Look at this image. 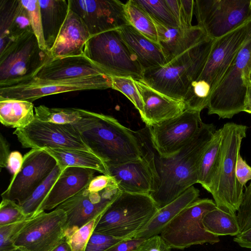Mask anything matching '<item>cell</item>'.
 Instances as JSON below:
<instances>
[{"label":"cell","instance_id":"cell-3","mask_svg":"<svg viewBox=\"0 0 251 251\" xmlns=\"http://www.w3.org/2000/svg\"><path fill=\"white\" fill-rule=\"evenodd\" d=\"M214 40L207 37L165 65L144 70L141 80L154 90L183 101L192 82L199 77Z\"/></svg>","mask_w":251,"mask_h":251},{"label":"cell","instance_id":"cell-53","mask_svg":"<svg viewBox=\"0 0 251 251\" xmlns=\"http://www.w3.org/2000/svg\"><path fill=\"white\" fill-rule=\"evenodd\" d=\"M166 1L180 27L181 18L180 0H166Z\"/></svg>","mask_w":251,"mask_h":251},{"label":"cell","instance_id":"cell-39","mask_svg":"<svg viewBox=\"0 0 251 251\" xmlns=\"http://www.w3.org/2000/svg\"><path fill=\"white\" fill-rule=\"evenodd\" d=\"M21 1L27 11L32 32L38 40L40 49L47 51L44 37L39 0H22Z\"/></svg>","mask_w":251,"mask_h":251},{"label":"cell","instance_id":"cell-13","mask_svg":"<svg viewBox=\"0 0 251 251\" xmlns=\"http://www.w3.org/2000/svg\"><path fill=\"white\" fill-rule=\"evenodd\" d=\"M24 148H68L91 151L74 124H57L35 119L13 132Z\"/></svg>","mask_w":251,"mask_h":251},{"label":"cell","instance_id":"cell-32","mask_svg":"<svg viewBox=\"0 0 251 251\" xmlns=\"http://www.w3.org/2000/svg\"><path fill=\"white\" fill-rule=\"evenodd\" d=\"M202 225L206 231L218 237L236 236L241 232L236 213L217 207L205 214L202 219Z\"/></svg>","mask_w":251,"mask_h":251},{"label":"cell","instance_id":"cell-55","mask_svg":"<svg viewBox=\"0 0 251 251\" xmlns=\"http://www.w3.org/2000/svg\"><path fill=\"white\" fill-rule=\"evenodd\" d=\"M51 251H72V250L65 237H64Z\"/></svg>","mask_w":251,"mask_h":251},{"label":"cell","instance_id":"cell-6","mask_svg":"<svg viewBox=\"0 0 251 251\" xmlns=\"http://www.w3.org/2000/svg\"><path fill=\"white\" fill-rule=\"evenodd\" d=\"M251 69V39L240 50L212 92L208 114L230 119L244 111Z\"/></svg>","mask_w":251,"mask_h":251},{"label":"cell","instance_id":"cell-2","mask_svg":"<svg viewBox=\"0 0 251 251\" xmlns=\"http://www.w3.org/2000/svg\"><path fill=\"white\" fill-rule=\"evenodd\" d=\"M216 130L213 124L203 123L196 136L176 154L164 157L154 151L158 182L150 195L159 208L198 183L201 157Z\"/></svg>","mask_w":251,"mask_h":251},{"label":"cell","instance_id":"cell-43","mask_svg":"<svg viewBox=\"0 0 251 251\" xmlns=\"http://www.w3.org/2000/svg\"><path fill=\"white\" fill-rule=\"evenodd\" d=\"M237 216L241 232L251 227V181L244 192L243 199Z\"/></svg>","mask_w":251,"mask_h":251},{"label":"cell","instance_id":"cell-44","mask_svg":"<svg viewBox=\"0 0 251 251\" xmlns=\"http://www.w3.org/2000/svg\"><path fill=\"white\" fill-rule=\"evenodd\" d=\"M125 240L93 232L85 251H106L120 242Z\"/></svg>","mask_w":251,"mask_h":251},{"label":"cell","instance_id":"cell-7","mask_svg":"<svg viewBox=\"0 0 251 251\" xmlns=\"http://www.w3.org/2000/svg\"><path fill=\"white\" fill-rule=\"evenodd\" d=\"M83 55L111 76H130L135 79H142L144 70L118 29L91 36Z\"/></svg>","mask_w":251,"mask_h":251},{"label":"cell","instance_id":"cell-28","mask_svg":"<svg viewBox=\"0 0 251 251\" xmlns=\"http://www.w3.org/2000/svg\"><path fill=\"white\" fill-rule=\"evenodd\" d=\"M44 37L49 52L66 19L69 0H39Z\"/></svg>","mask_w":251,"mask_h":251},{"label":"cell","instance_id":"cell-46","mask_svg":"<svg viewBox=\"0 0 251 251\" xmlns=\"http://www.w3.org/2000/svg\"><path fill=\"white\" fill-rule=\"evenodd\" d=\"M117 184L113 178L109 175H102L94 176L86 186L91 192H99Z\"/></svg>","mask_w":251,"mask_h":251},{"label":"cell","instance_id":"cell-38","mask_svg":"<svg viewBox=\"0 0 251 251\" xmlns=\"http://www.w3.org/2000/svg\"><path fill=\"white\" fill-rule=\"evenodd\" d=\"M111 88L125 95L138 110L140 116L143 114V102L134 82L130 76H112Z\"/></svg>","mask_w":251,"mask_h":251},{"label":"cell","instance_id":"cell-12","mask_svg":"<svg viewBox=\"0 0 251 251\" xmlns=\"http://www.w3.org/2000/svg\"><path fill=\"white\" fill-rule=\"evenodd\" d=\"M202 123L201 112L185 109L175 118L147 127L152 148L161 157L172 156L196 136Z\"/></svg>","mask_w":251,"mask_h":251},{"label":"cell","instance_id":"cell-51","mask_svg":"<svg viewBox=\"0 0 251 251\" xmlns=\"http://www.w3.org/2000/svg\"><path fill=\"white\" fill-rule=\"evenodd\" d=\"M9 144L5 138L0 134V167L7 168V161L10 153Z\"/></svg>","mask_w":251,"mask_h":251},{"label":"cell","instance_id":"cell-25","mask_svg":"<svg viewBox=\"0 0 251 251\" xmlns=\"http://www.w3.org/2000/svg\"><path fill=\"white\" fill-rule=\"evenodd\" d=\"M32 31L27 10L20 0H0V52Z\"/></svg>","mask_w":251,"mask_h":251},{"label":"cell","instance_id":"cell-10","mask_svg":"<svg viewBox=\"0 0 251 251\" xmlns=\"http://www.w3.org/2000/svg\"><path fill=\"white\" fill-rule=\"evenodd\" d=\"M194 13L197 25L216 39L251 20V0H196Z\"/></svg>","mask_w":251,"mask_h":251},{"label":"cell","instance_id":"cell-9","mask_svg":"<svg viewBox=\"0 0 251 251\" xmlns=\"http://www.w3.org/2000/svg\"><path fill=\"white\" fill-rule=\"evenodd\" d=\"M216 207L211 199L197 200L178 214L160 236L171 249L183 250L193 245L219 242V237L206 231L202 225L205 214Z\"/></svg>","mask_w":251,"mask_h":251},{"label":"cell","instance_id":"cell-48","mask_svg":"<svg viewBox=\"0 0 251 251\" xmlns=\"http://www.w3.org/2000/svg\"><path fill=\"white\" fill-rule=\"evenodd\" d=\"M235 172L236 178L242 186H245L251 180V167L243 159L240 153L237 156Z\"/></svg>","mask_w":251,"mask_h":251},{"label":"cell","instance_id":"cell-16","mask_svg":"<svg viewBox=\"0 0 251 251\" xmlns=\"http://www.w3.org/2000/svg\"><path fill=\"white\" fill-rule=\"evenodd\" d=\"M251 39V20L215 39L204 67L197 80H203L213 91L242 47Z\"/></svg>","mask_w":251,"mask_h":251},{"label":"cell","instance_id":"cell-19","mask_svg":"<svg viewBox=\"0 0 251 251\" xmlns=\"http://www.w3.org/2000/svg\"><path fill=\"white\" fill-rule=\"evenodd\" d=\"M107 168L109 175L122 192L150 195L157 187L154 153L148 144L146 153L141 158Z\"/></svg>","mask_w":251,"mask_h":251},{"label":"cell","instance_id":"cell-14","mask_svg":"<svg viewBox=\"0 0 251 251\" xmlns=\"http://www.w3.org/2000/svg\"><path fill=\"white\" fill-rule=\"evenodd\" d=\"M67 215L61 209L43 212L31 217L14 242L26 251H51L65 237Z\"/></svg>","mask_w":251,"mask_h":251},{"label":"cell","instance_id":"cell-54","mask_svg":"<svg viewBox=\"0 0 251 251\" xmlns=\"http://www.w3.org/2000/svg\"><path fill=\"white\" fill-rule=\"evenodd\" d=\"M243 111L251 114V80L248 86Z\"/></svg>","mask_w":251,"mask_h":251},{"label":"cell","instance_id":"cell-23","mask_svg":"<svg viewBox=\"0 0 251 251\" xmlns=\"http://www.w3.org/2000/svg\"><path fill=\"white\" fill-rule=\"evenodd\" d=\"M100 75H109L82 55L50 58L39 69L33 77L68 79Z\"/></svg>","mask_w":251,"mask_h":251},{"label":"cell","instance_id":"cell-4","mask_svg":"<svg viewBox=\"0 0 251 251\" xmlns=\"http://www.w3.org/2000/svg\"><path fill=\"white\" fill-rule=\"evenodd\" d=\"M247 129L246 126L234 123H227L221 128L219 161L209 192L218 208L233 213L238 211L243 199L244 187L236 178L235 170Z\"/></svg>","mask_w":251,"mask_h":251},{"label":"cell","instance_id":"cell-34","mask_svg":"<svg viewBox=\"0 0 251 251\" xmlns=\"http://www.w3.org/2000/svg\"><path fill=\"white\" fill-rule=\"evenodd\" d=\"M82 110L76 108H53L40 105L34 107L35 119L57 124H75L82 118Z\"/></svg>","mask_w":251,"mask_h":251},{"label":"cell","instance_id":"cell-11","mask_svg":"<svg viewBox=\"0 0 251 251\" xmlns=\"http://www.w3.org/2000/svg\"><path fill=\"white\" fill-rule=\"evenodd\" d=\"M112 78L100 75L68 79H44L33 77L15 85L0 87V98L30 102L61 93L111 88Z\"/></svg>","mask_w":251,"mask_h":251},{"label":"cell","instance_id":"cell-22","mask_svg":"<svg viewBox=\"0 0 251 251\" xmlns=\"http://www.w3.org/2000/svg\"><path fill=\"white\" fill-rule=\"evenodd\" d=\"M91 35L81 19L69 8L54 44L48 52L52 59L82 55Z\"/></svg>","mask_w":251,"mask_h":251},{"label":"cell","instance_id":"cell-5","mask_svg":"<svg viewBox=\"0 0 251 251\" xmlns=\"http://www.w3.org/2000/svg\"><path fill=\"white\" fill-rule=\"evenodd\" d=\"M159 209L149 194L121 192L101 215L94 232L122 239L133 238Z\"/></svg>","mask_w":251,"mask_h":251},{"label":"cell","instance_id":"cell-17","mask_svg":"<svg viewBox=\"0 0 251 251\" xmlns=\"http://www.w3.org/2000/svg\"><path fill=\"white\" fill-rule=\"evenodd\" d=\"M121 192L117 184L99 192H91L86 187L57 206L67 215L65 236L100 216Z\"/></svg>","mask_w":251,"mask_h":251},{"label":"cell","instance_id":"cell-21","mask_svg":"<svg viewBox=\"0 0 251 251\" xmlns=\"http://www.w3.org/2000/svg\"><path fill=\"white\" fill-rule=\"evenodd\" d=\"M96 172L91 169L79 167H68L65 169L34 216L46 210L55 208L85 188L95 176Z\"/></svg>","mask_w":251,"mask_h":251},{"label":"cell","instance_id":"cell-57","mask_svg":"<svg viewBox=\"0 0 251 251\" xmlns=\"http://www.w3.org/2000/svg\"><path fill=\"white\" fill-rule=\"evenodd\" d=\"M250 80H251V69L250 73Z\"/></svg>","mask_w":251,"mask_h":251},{"label":"cell","instance_id":"cell-18","mask_svg":"<svg viewBox=\"0 0 251 251\" xmlns=\"http://www.w3.org/2000/svg\"><path fill=\"white\" fill-rule=\"evenodd\" d=\"M69 4L81 19L91 36L129 24L125 4L118 0H69Z\"/></svg>","mask_w":251,"mask_h":251},{"label":"cell","instance_id":"cell-31","mask_svg":"<svg viewBox=\"0 0 251 251\" xmlns=\"http://www.w3.org/2000/svg\"><path fill=\"white\" fill-rule=\"evenodd\" d=\"M221 137L220 128L214 133L202 154L199 166L198 183L209 192L219 163Z\"/></svg>","mask_w":251,"mask_h":251},{"label":"cell","instance_id":"cell-20","mask_svg":"<svg viewBox=\"0 0 251 251\" xmlns=\"http://www.w3.org/2000/svg\"><path fill=\"white\" fill-rule=\"evenodd\" d=\"M134 82L143 102L141 117L147 127L152 126L175 118L185 110L182 100L170 98L146 84L141 79Z\"/></svg>","mask_w":251,"mask_h":251},{"label":"cell","instance_id":"cell-35","mask_svg":"<svg viewBox=\"0 0 251 251\" xmlns=\"http://www.w3.org/2000/svg\"><path fill=\"white\" fill-rule=\"evenodd\" d=\"M63 170L57 165L49 176L33 191L29 197L20 204L26 216L32 217L34 216Z\"/></svg>","mask_w":251,"mask_h":251},{"label":"cell","instance_id":"cell-41","mask_svg":"<svg viewBox=\"0 0 251 251\" xmlns=\"http://www.w3.org/2000/svg\"><path fill=\"white\" fill-rule=\"evenodd\" d=\"M26 216L20 204L16 201L2 199L0 204V226L25 220Z\"/></svg>","mask_w":251,"mask_h":251},{"label":"cell","instance_id":"cell-36","mask_svg":"<svg viewBox=\"0 0 251 251\" xmlns=\"http://www.w3.org/2000/svg\"><path fill=\"white\" fill-rule=\"evenodd\" d=\"M211 93V87L204 81H192L183 100L185 109L201 112L207 107Z\"/></svg>","mask_w":251,"mask_h":251},{"label":"cell","instance_id":"cell-45","mask_svg":"<svg viewBox=\"0 0 251 251\" xmlns=\"http://www.w3.org/2000/svg\"><path fill=\"white\" fill-rule=\"evenodd\" d=\"M136 251H172L160 235L146 239Z\"/></svg>","mask_w":251,"mask_h":251},{"label":"cell","instance_id":"cell-8","mask_svg":"<svg viewBox=\"0 0 251 251\" xmlns=\"http://www.w3.org/2000/svg\"><path fill=\"white\" fill-rule=\"evenodd\" d=\"M50 58L40 49L33 32L25 33L0 52V87L31 79Z\"/></svg>","mask_w":251,"mask_h":251},{"label":"cell","instance_id":"cell-27","mask_svg":"<svg viewBox=\"0 0 251 251\" xmlns=\"http://www.w3.org/2000/svg\"><path fill=\"white\" fill-rule=\"evenodd\" d=\"M200 191L192 186L173 201L159 209L153 218L134 238L148 239L160 234L165 227L183 209L199 199Z\"/></svg>","mask_w":251,"mask_h":251},{"label":"cell","instance_id":"cell-56","mask_svg":"<svg viewBox=\"0 0 251 251\" xmlns=\"http://www.w3.org/2000/svg\"><path fill=\"white\" fill-rule=\"evenodd\" d=\"M6 251H26L24 249H23V248H19V247H16L13 249Z\"/></svg>","mask_w":251,"mask_h":251},{"label":"cell","instance_id":"cell-52","mask_svg":"<svg viewBox=\"0 0 251 251\" xmlns=\"http://www.w3.org/2000/svg\"><path fill=\"white\" fill-rule=\"evenodd\" d=\"M233 241L241 247L251 250V227L235 236Z\"/></svg>","mask_w":251,"mask_h":251},{"label":"cell","instance_id":"cell-49","mask_svg":"<svg viewBox=\"0 0 251 251\" xmlns=\"http://www.w3.org/2000/svg\"><path fill=\"white\" fill-rule=\"evenodd\" d=\"M146 240L145 238H130L124 240L106 251H136L138 247Z\"/></svg>","mask_w":251,"mask_h":251},{"label":"cell","instance_id":"cell-29","mask_svg":"<svg viewBox=\"0 0 251 251\" xmlns=\"http://www.w3.org/2000/svg\"><path fill=\"white\" fill-rule=\"evenodd\" d=\"M43 149L56 160L57 165L62 170L68 167L88 168L102 175H109L106 164L92 151L68 148Z\"/></svg>","mask_w":251,"mask_h":251},{"label":"cell","instance_id":"cell-33","mask_svg":"<svg viewBox=\"0 0 251 251\" xmlns=\"http://www.w3.org/2000/svg\"><path fill=\"white\" fill-rule=\"evenodd\" d=\"M128 24L146 38L159 46L157 30L152 18L134 0L125 4Z\"/></svg>","mask_w":251,"mask_h":251},{"label":"cell","instance_id":"cell-24","mask_svg":"<svg viewBox=\"0 0 251 251\" xmlns=\"http://www.w3.org/2000/svg\"><path fill=\"white\" fill-rule=\"evenodd\" d=\"M153 21L159 45L167 63L207 37L203 29L198 25L186 28L171 27Z\"/></svg>","mask_w":251,"mask_h":251},{"label":"cell","instance_id":"cell-42","mask_svg":"<svg viewBox=\"0 0 251 251\" xmlns=\"http://www.w3.org/2000/svg\"><path fill=\"white\" fill-rule=\"evenodd\" d=\"M31 218L19 222L0 226V251H6L16 248L14 245L16 239Z\"/></svg>","mask_w":251,"mask_h":251},{"label":"cell","instance_id":"cell-15","mask_svg":"<svg viewBox=\"0 0 251 251\" xmlns=\"http://www.w3.org/2000/svg\"><path fill=\"white\" fill-rule=\"evenodd\" d=\"M57 165L56 160L43 149H31L23 157L19 172L12 176L2 199L23 203L49 176Z\"/></svg>","mask_w":251,"mask_h":251},{"label":"cell","instance_id":"cell-37","mask_svg":"<svg viewBox=\"0 0 251 251\" xmlns=\"http://www.w3.org/2000/svg\"><path fill=\"white\" fill-rule=\"evenodd\" d=\"M134 1L155 21L166 26L179 27L166 0H134Z\"/></svg>","mask_w":251,"mask_h":251},{"label":"cell","instance_id":"cell-1","mask_svg":"<svg viewBox=\"0 0 251 251\" xmlns=\"http://www.w3.org/2000/svg\"><path fill=\"white\" fill-rule=\"evenodd\" d=\"M91 151L107 166L135 160L143 156L148 142L143 132L133 131L114 117L82 110V118L74 124Z\"/></svg>","mask_w":251,"mask_h":251},{"label":"cell","instance_id":"cell-50","mask_svg":"<svg viewBox=\"0 0 251 251\" xmlns=\"http://www.w3.org/2000/svg\"><path fill=\"white\" fill-rule=\"evenodd\" d=\"M23 162V157L18 151L10 152L8 161L7 168L10 171L13 176L16 175L20 170Z\"/></svg>","mask_w":251,"mask_h":251},{"label":"cell","instance_id":"cell-47","mask_svg":"<svg viewBox=\"0 0 251 251\" xmlns=\"http://www.w3.org/2000/svg\"><path fill=\"white\" fill-rule=\"evenodd\" d=\"M181 18L180 27H192V20L194 10V0H180Z\"/></svg>","mask_w":251,"mask_h":251},{"label":"cell","instance_id":"cell-40","mask_svg":"<svg viewBox=\"0 0 251 251\" xmlns=\"http://www.w3.org/2000/svg\"><path fill=\"white\" fill-rule=\"evenodd\" d=\"M100 216L90 221L71 234L65 236L72 251H85Z\"/></svg>","mask_w":251,"mask_h":251},{"label":"cell","instance_id":"cell-30","mask_svg":"<svg viewBox=\"0 0 251 251\" xmlns=\"http://www.w3.org/2000/svg\"><path fill=\"white\" fill-rule=\"evenodd\" d=\"M35 119L32 102L0 98V122L3 126L24 128Z\"/></svg>","mask_w":251,"mask_h":251},{"label":"cell","instance_id":"cell-26","mask_svg":"<svg viewBox=\"0 0 251 251\" xmlns=\"http://www.w3.org/2000/svg\"><path fill=\"white\" fill-rule=\"evenodd\" d=\"M118 30L144 71L167 64L160 47L143 35L132 25L127 24Z\"/></svg>","mask_w":251,"mask_h":251}]
</instances>
